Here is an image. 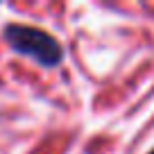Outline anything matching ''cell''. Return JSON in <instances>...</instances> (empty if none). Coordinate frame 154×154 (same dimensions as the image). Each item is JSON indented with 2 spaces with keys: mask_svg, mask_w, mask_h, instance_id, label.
<instances>
[{
  "mask_svg": "<svg viewBox=\"0 0 154 154\" xmlns=\"http://www.w3.org/2000/svg\"><path fill=\"white\" fill-rule=\"evenodd\" d=\"M5 38L16 52L27 54L43 66H57L61 61V45L43 29L29 25H7Z\"/></svg>",
  "mask_w": 154,
  "mask_h": 154,
  "instance_id": "1",
  "label": "cell"
},
{
  "mask_svg": "<svg viewBox=\"0 0 154 154\" xmlns=\"http://www.w3.org/2000/svg\"><path fill=\"white\" fill-rule=\"evenodd\" d=\"M152 154H154V152H152Z\"/></svg>",
  "mask_w": 154,
  "mask_h": 154,
  "instance_id": "2",
  "label": "cell"
}]
</instances>
